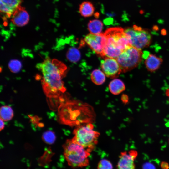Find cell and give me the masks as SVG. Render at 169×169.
<instances>
[{
    "label": "cell",
    "instance_id": "1",
    "mask_svg": "<svg viewBox=\"0 0 169 169\" xmlns=\"http://www.w3.org/2000/svg\"><path fill=\"white\" fill-rule=\"evenodd\" d=\"M42 74L43 91L50 107H59L66 90L62 80L66 75L67 67L60 61L48 58L38 65Z\"/></svg>",
    "mask_w": 169,
    "mask_h": 169
},
{
    "label": "cell",
    "instance_id": "2",
    "mask_svg": "<svg viewBox=\"0 0 169 169\" xmlns=\"http://www.w3.org/2000/svg\"><path fill=\"white\" fill-rule=\"evenodd\" d=\"M63 147L65 158L72 168H82L89 165L90 152L72 139L67 140Z\"/></svg>",
    "mask_w": 169,
    "mask_h": 169
},
{
    "label": "cell",
    "instance_id": "3",
    "mask_svg": "<svg viewBox=\"0 0 169 169\" xmlns=\"http://www.w3.org/2000/svg\"><path fill=\"white\" fill-rule=\"evenodd\" d=\"M93 125L88 123L79 125L73 131L74 135L72 139L91 152L98 143L100 134L94 130Z\"/></svg>",
    "mask_w": 169,
    "mask_h": 169
},
{
    "label": "cell",
    "instance_id": "4",
    "mask_svg": "<svg viewBox=\"0 0 169 169\" xmlns=\"http://www.w3.org/2000/svg\"><path fill=\"white\" fill-rule=\"evenodd\" d=\"M142 49L132 46L123 51L116 59L122 72L125 73L137 67L141 61Z\"/></svg>",
    "mask_w": 169,
    "mask_h": 169
},
{
    "label": "cell",
    "instance_id": "5",
    "mask_svg": "<svg viewBox=\"0 0 169 169\" xmlns=\"http://www.w3.org/2000/svg\"><path fill=\"white\" fill-rule=\"evenodd\" d=\"M124 32L131 46L142 49L148 47L152 40V36L147 30L136 25L124 29Z\"/></svg>",
    "mask_w": 169,
    "mask_h": 169
},
{
    "label": "cell",
    "instance_id": "6",
    "mask_svg": "<svg viewBox=\"0 0 169 169\" xmlns=\"http://www.w3.org/2000/svg\"><path fill=\"white\" fill-rule=\"evenodd\" d=\"M106 39V46L120 50L122 52L131 46L124 32L120 27L108 29L104 33Z\"/></svg>",
    "mask_w": 169,
    "mask_h": 169
},
{
    "label": "cell",
    "instance_id": "7",
    "mask_svg": "<svg viewBox=\"0 0 169 169\" xmlns=\"http://www.w3.org/2000/svg\"><path fill=\"white\" fill-rule=\"evenodd\" d=\"M84 40L97 54L104 57L103 51L106 45L104 34L96 35L90 33L85 36Z\"/></svg>",
    "mask_w": 169,
    "mask_h": 169
},
{
    "label": "cell",
    "instance_id": "8",
    "mask_svg": "<svg viewBox=\"0 0 169 169\" xmlns=\"http://www.w3.org/2000/svg\"><path fill=\"white\" fill-rule=\"evenodd\" d=\"M100 67L105 75L111 79L117 78L122 70L116 59L105 58L101 61Z\"/></svg>",
    "mask_w": 169,
    "mask_h": 169
},
{
    "label": "cell",
    "instance_id": "9",
    "mask_svg": "<svg viewBox=\"0 0 169 169\" xmlns=\"http://www.w3.org/2000/svg\"><path fill=\"white\" fill-rule=\"evenodd\" d=\"M138 155L135 150L121 152L117 165V169H135L134 161Z\"/></svg>",
    "mask_w": 169,
    "mask_h": 169
},
{
    "label": "cell",
    "instance_id": "10",
    "mask_svg": "<svg viewBox=\"0 0 169 169\" xmlns=\"http://www.w3.org/2000/svg\"><path fill=\"white\" fill-rule=\"evenodd\" d=\"M23 0H0V10L7 18L11 17L14 12L21 6Z\"/></svg>",
    "mask_w": 169,
    "mask_h": 169
},
{
    "label": "cell",
    "instance_id": "11",
    "mask_svg": "<svg viewBox=\"0 0 169 169\" xmlns=\"http://www.w3.org/2000/svg\"><path fill=\"white\" fill-rule=\"evenodd\" d=\"M11 21L15 25L22 27L26 25L29 22V15L25 8L20 6L12 15Z\"/></svg>",
    "mask_w": 169,
    "mask_h": 169
},
{
    "label": "cell",
    "instance_id": "12",
    "mask_svg": "<svg viewBox=\"0 0 169 169\" xmlns=\"http://www.w3.org/2000/svg\"><path fill=\"white\" fill-rule=\"evenodd\" d=\"M161 57L152 54H149L146 58L144 63L147 70L152 72L156 71L160 68L163 62Z\"/></svg>",
    "mask_w": 169,
    "mask_h": 169
},
{
    "label": "cell",
    "instance_id": "13",
    "mask_svg": "<svg viewBox=\"0 0 169 169\" xmlns=\"http://www.w3.org/2000/svg\"><path fill=\"white\" fill-rule=\"evenodd\" d=\"M109 90L112 94L117 95L124 91L125 88L124 83L121 80L115 79L110 83L109 85Z\"/></svg>",
    "mask_w": 169,
    "mask_h": 169
},
{
    "label": "cell",
    "instance_id": "14",
    "mask_svg": "<svg viewBox=\"0 0 169 169\" xmlns=\"http://www.w3.org/2000/svg\"><path fill=\"white\" fill-rule=\"evenodd\" d=\"M95 8L93 4L89 1L83 2L80 5L79 11L84 17L91 16L94 13Z\"/></svg>",
    "mask_w": 169,
    "mask_h": 169
},
{
    "label": "cell",
    "instance_id": "15",
    "mask_svg": "<svg viewBox=\"0 0 169 169\" xmlns=\"http://www.w3.org/2000/svg\"><path fill=\"white\" fill-rule=\"evenodd\" d=\"M103 27L102 22L97 19L90 21L88 24V28L90 33L94 34L97 35L101 33Z\"/></svg>",
    "mask_w": 169,
    "mask_h": 169
},
{
    "label": "cell",
    "instance_id": "16",
    "mask_svg": "<svg viewBox=\"0 0 169 169\" xmlns=\"http://www.w3.org/2000/svg\"><path fill=\"white\" fill-rule=\"evenodd\" d=\"M91 78L92 81L97 85L102 84L105 80V74L98 69H96L92 72Z\"/></svg>",
    "mask_w": 169,
    "mask_h": 169
},
{
    "label": "cell",
    "instance_id": "17",
    "mask_svg": "<svg viewBox=\"0 0 169 169\" xmlns=\"http://www.w3.org/2000/svg\"><path fill=\"white\" fill-rule=\"evenodd\" d=\"M0 118L5 121L12 119L13 116V112L12 108L8 106H3L0 108Z\"/></svg>",
    "mask_w": 169,
    "mask_h": 169
},
{
    "label": "cell",
    "instance_id": "18",
    "mask_svg": "<svg viewBox=\"0 0 169 169\" xmlns=\"http://www.w3.org/2000/svg\"><path fill=\"white\" fill-rule=\"evenodd\" d=\"M80 56L79 51L77 48L74 47L69 49L66 53L67 59L72 63H76L79 61Z\"/></svg>",
    "mask_w": 169,
    "mask_h": 169
},
{
    "label": "cell",
    "instance_id": "19",
    "mask_svg": "<svg viewBox=\"0 0 169 169\" xmlns=\"http://www.w3.org/2000/svg\"><path fill=\"white\" fill-rule=\"evenodd\" d=\"M42 138L43 140L45 143L51 144L54 142L56 137L53 132L50 131H48L43 133Z\"/></svg>",
    "mask_w": 169,
    "mask_h": 169
},
{
    "label": "cell",
    "instance_id": "20",
    "mask_svg": "<svg viewBox=\"0 0 169 169\" xmlns=\"http://www.w3.org/2000/svg\"><path fill=\"white\" fill-rule=\"evenodd\" d=\"M8 67L10 70L13 73H17L21 69L22 64L18 60H13L9 62L8 64Z\"/></svg>",
    "mask_w": 169,
    "mask_h": 169
},
{
    "label": "cell",
    "instance_id": "21",
    "mask_svg": "<svg viewBox=\"0 0 169 169\" xmlns=\"http://www.w3.org/2000/svg\"><path fill=\"white\" fill-rule=\"evenodd\" d=\"M97 169H113L112 164L110 161L106 159L101 160L99 162Z\"/></svg>",
    "mask_w": 169,
    "mask_h": 169
},
{
    "label": "cell",
    "instance_id": "22",
    "mask_svg": "<svg viewBox=\"0 0 169 169\" xmlns=\"http://www.w3.org/2000/svg\"><path fill=\"white\" fill-rule=\"evenodd\" d=\"M142 169H156V168L152 163L146 162L143 165Z\"/></svg>",
    "mask_w": 169,
    "mask_h": 169
},
{
    "label": "cell",
    "instance_id": "23",
    "mask_svg": "<svg viewBox=\"0 0 169 169\" xmlns=\"http://www.w3.org/2000/svg\"><path fill=\"white\" fill-rule=\"evenodd\" d=\"M161 166L163 169H169V165L165 162H162L161 164Z\"/></svg>",
    "mask_w": 169,
    "mask_h": 169
},
{
    "label": "cell",
    "instance_id": "24",
    "mask_svg": "<svg viewBox=\"0 0 169 169\" xmlns=\"http://www.w3.org/2000/svg\"><path fill=\"white\" fill-rule=\"evenodd\" d=\"M121 100L123 103L126 104L128 101V98L127 95H123L121 98Z\"/></svg>",
    "mask_w": 169,
    "mask_h": 169
},
{
    "label": "cell",
    "instance_id": "25",
    "mask_svg": "<svg viewBox=\"0 0 169 169\" xmlns=\"http://www.w3.org/2000/svg\"><path fill=\"white\" fill-rule=\"evenodd\" d=\"M5 124L4 122V120L0 118V131L3 130L4 128Z\"/></svg>",
    "mask_w": 169,
    "mask_h": 169
},
{
    "label": "cell",
    "instance_id": "26",
    "mask_svg": "<svg viewBox=\"0 0 169 169\" xmlns=\"http://www.w3.org/2000/svg\"><path fill=\"white\" fill-rule=\"evenodd\" d=\"M166 95V96L168 97V101L169 102V88H167L165 92Z\"/></svg>",
    "mask_w": 169,
    "mask_h": 169
},
{
    "label": "cell",
    "instance_id": "27",
    "mask_svg": "<svg viewBox=\"0 0 169 169\" xmlns=\"http://www.w3.org/2000/svg\"><path fill=\"white\" fill-rule=\"evenodd\" d=\"M168 142H169V140H168Z\"/></svg>",
    "mask_w": 169,
    "mask_h": 169
}]
</instances>
